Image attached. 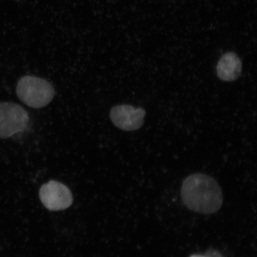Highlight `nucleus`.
Returning <instances> with one entry per match:
<instances>
[{
	"label": "nucleus",
	"instance_id": "obj_1",
	"mask_svg": "<svg viewBox=\"0 0 257 257\" xmlns=\"http://www.w3.org/2000/svg\"><path fill=\"white\" fill-rule=\"evenodd\" d=\"M181 196L186 207L201 214L216 213L223 204L222 192L217 182L201 173L192 175L185 180Z\"/></svg>",
	"mask_w": 257,
	"mask_h": 257
},
{
	"label": "nucleus",
	"instance_id": "obj_2",
	"mask_svg": "<svg viewBox=\"0 0 257 257\" xmlns=\"http://www.w3.org/2000/svg\"><path fill=\"white\" fill-rule=\"evenodd\" d=\"M16 94L26 105L41 108L50 103L55 91L47 80L36 76H25L18 82Z\"/></svg>",
	"mask_w": 257,
	"mask_h": 257
},
{
	"label": "nucleus",
	"instance_id": "obj_3",
	"mask_svg": "<svg viewBox=\"0 0 257 257\" xmlns=\"http://www.w3.org/2000/svg\"><path fill=\"white\" fill-rule=\"evenodd\" d=\"M30 121L28 112L14 102H0V138L5 139L21 133Z\"/></svg>",
	"mask_w": 257,
	"mask_h": 257
},
{
	"label": "nucleus",
	"instance_id": "obj_4",
	"mask_svg": "<svg viewBox=\"0 0 257 257\" xmlns=\"http://www.w3.org/2000/svg\"><path fill=\"white\" fill-rule=\"evenodd\" d=\"M39 195L42 203L50 211L64 210L73 203V195L69 188L56 181H50L42 185Z\"/></svg>",
	"mask_w": 257,
	"mask_h": 257
},
{
	"label": "nucleus",
	"instance_id": "obj_5",
	"mask_svg": "<svg viewBox=\"0 0 257 257\" xmlns=\"http://www.w3.org/2000/svg\"><path fill=\"white\" fill-rule=\"evenodd\" d=\"M146 114V111L142 108L120 105L111 108L110 117L117 127L125 131H133L143 126Z\"/></svg>",
	"mask_w": 257,
	"mask_h": 257
},
{
	"label": "nucleus",
	"instance_id": "obj_6",
	"mask_svg": "<svg viewBox=\"0 0 257 257\" xmlns=\"http://www.w3.org/2000/svg\"><path fill=\"white\" fill-rule=\"evenodd\" d=\"M242 62L235 53H227L218 61L217 76L224 81H233L239 78L242 72Z\"/></svg>",
	"mask_w": 257,
	"mask_h": 257
},
{
	"label": "nucleus",
	"instance_id": "obj_7",
	"mask_svg": "<svg viewBox=\"0 0 257 257\" xmlns=\"http://www.w3.org/2000/svg\"><path fill=\"white\" fill-rule=\"evenodd\" d=\"M205 257H223L219 252L213 249H208L205 253Z\"/></svg>",
	"mask_w": 257,
	"mask_h": 257
},
{
	"label": "nucleus",
	"instance_id": "obj_8",
	"mask_svg": "<svg viewBox=\"0 0 257 257\" xmlns=\"http://www.w3.org/2000/svg\"><path fill=\"white\" fill-rule=\"evenodd\" d=\"M190 257H205V255H193L191 256Z\"/></svg>",
	"mask_w": 257,
	"mask_h": 257
}]
</instances>
